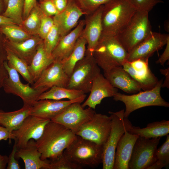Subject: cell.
<instances>
[{"label":"cell","mask_w":169,"mask_h":169,"mask_svg":"<svg viewBox=\"0 0 169 169\" xmlns=\"http://www.w3.org/2000/svg\"><path fill=\"white\" fill-rule=\"evenodd\" d=\"M76 136L63 125L50 120L46 125L41 137L36 141L41 154V159L50 161L56 159L63 153Z\"/></svg>","instance_id":"6da1fadb"},{"label":"cell","mask_w":169,"mask_h":169,"mask_svg":"<svg viewBox=\"0 0 169 169\" xmlns=\"http://www.w3.org/2000/svg\"><path fill=\"white\" fill-rule=\"evenodd\" d=\"M136 10L127 0H110L102 5V35L116 36L129 23Z\"/></svg>","instance_id":"7a4b0ae2"},{"label":"cell","mask_w":169,"mask_h":169,"mask_svg":"<svg viewBox=\"0 0 169 169\" xmlns=\"http://www.w3.org/2000/svg\"><path fill=\"white\" fill-rule=\"evenodd\" d=\"M93 54L97 65L105 73L122 66L127 61L128 53L116 36L101 35Z\"/></svg>","instance_id":"3957f363"},{"label":"cell","mask_w":169,"mask_h":169,"mask_svg":"<svg viewBox=\"0 0 169 169\" xmlns=\"http://www.w3.org/2000/svg\"><path fill=\"white\" fill-rule=\"evenodd\" d=\"M103 146L76 136L64 151L66 157L81 166L95 167L102 163Z\"/></svg>","instance_id":"277c9868"},{"label":"cell","mask_w":169,"mask_h":169,"mask_svg":"<svg viewBox=\"0 0 169 169\" xmlns=\"http://www.w3.org/2000/svg\"><path fill=\"white\" fill-rule=\"evenodd\" d=\"M162 83L161 79L153 89L141 91L132 95H126L118 92L113 96V99L124 104L125 109L124 115L126 118L132 112L141 108L151 106L168 107L169 103L162 97L160 94Z\"/></svg>","instance_id":"5b68a950"},{"label":"cell","mask_w":169,"mask_h":169,"mask_svg":"<svg viewBox=\"0 0 169 169\" xmlns=\"http://www.w3.org/2000/svg\"><path fill=\"white\" fill-rule=\"evenodd\" d=\"M149 13L136 11L128 25L116 36L128 53L152 31Z\"/></svg>","instance_id":"8992f818"},{"label":"cell","mask_w":169,"mask_h":169,"mask_svg":"<svg viewBox=\"0 0 169 169\" xmlns=\"http://www.w3.org/2000/svg\"><path fill=\"white\" fill-rule=\"evenodd\" d=\"M124 109L116 112L109 111L111 119L110 135L103 146V169H113L116 147L120 138L133 126L128 118L124 117Z\"/></svg>","instance_id":"52a82bcc"},{"label":"cell","mask_w":169,"mask_h":169,"mask_svg":"<svg viewBox=\"0 0 169 169\" xmlns=\"http://www.w3.org/2000/svg\"><path fill=\"white\" fill-rule=\"evenodd\" d=\"M93 54L86 50L84 56L75 65L66 88L90 92L95 74L98 68Z\"/></svg>","instance_id":"ba28073f"},{"label":"cell","mask_w":169,"mask_h":169,"mask_svg":"<svg viewBox=\"0 0 169 169\" xmlns=\"http://www.w3.org/2000/svg\"><path fill=\"white\" fill-rule=\"evenodd\" d=\"M4 64L8 77L5 80L3 88L6 93L20 97L23 100L24 105L32 106L38 100V97L42 93L49 89L44 87L35 89L30 87L29 84L23 83L18 73L8 66L7 61H5Z\"/></svg>","instance_id":"9c48e42d"},{"label":"cell","mask_w":169,"mask_h":169,"mask_svg":"<svg viewBox=\"0 0 169 169\" xmlns=\"http://www.w3.org/2000/svg\"><path fill=\"white\" fill-rule=\"evenodd\" d=\"M160 139V137L146 139L139 136L133 147L129 169H147L155 163Z\"/></svg>","instance_id":"30bf717a"},{"label":"cell","mask_w":169,"mask_h":169,"mask_svg":"<svg viewBox=\"0 0 169 169\" xmlns=\"http://www.w3.org/2000/svg\"><path fill=\"white\" fill-rule=\"evenodd\" d=\"M111 125L110 116L95 113L92 118L84 124L75 134L103 146L110 135Z\"/></svg>","instance_id":"8fae6325"},{"label":"cell","mask_w":169,"mask_h":169,"mask_svg":"<svg viewBox=\"0 0 169 169\" xmlns=\"http://www.w3.org/2000/svg\"><path fill=\"white\" fill-rule=\"evenodd\" d=\"M80 103L71 104L51 120L63 125L75 134L85 123L90 120L96 113L89 107L84 109Z\"/></svg>","instance_id":"7c38bea8"},{"label":"cell","mask_w":169,"mask_h":169,"mask_svg":"<svg viewBox=\"0 0 169 169\" xmlns=\"http://www.w3.org/2000/svg\"><path fill=\"white\" fill-rule=\"evenodd\" d=\"M50 120L29 115L20 127L12 133L17 149L24 147L31 139L35 141L42 135L46 124Z\"/></svg>","instance_id":"4fadbf2b"},{"label":"cell","mask_w":169,"mask_h":169,"mask_svg":"<svg viewBox=\"0 0 169 169\" xmlns=\"http://www.w3.org/2000/svg\"><path fill=\"white\" fill-rule=\"evenodd\" d=\"M122 67L144 90H151L159 80L152 72L148 65V59H138L125 61Z\"/></svg>","instance_id":"5bb4252c"},{"label":"cell","mask_w":169,"mask_h":169,"mask_svg":"<svg viewBox=\"0 0 169 169\" xmlns=\"http://www.w3.org/2000/svg\"><path fill=\"white\" fill-rule=\"evenodd\" d=\"M169 39L168 34L151 31L148 36L128 53L127 61L138 59H149L156 52L166 45Z\"/></svg>","instance_id":"9a60e30c"},{"label":"cell","mask_w":169,"mask_h":169,"mask_svg":"<svg viewBox=\"0 0 169 169\" xmlns=\"http://www.w3.org/2000/svg\"><path fill=\"white\" fill-rule=\"evenodd\" d=\"M86 96V95L85 94L72 100H39L35 101L31 106L29 115L51 120L71 104L83 102Z\"/></svg>","instance_id":"2e32d148"},{"label":"cell","mask_w":169,"mask_h":169,"mask_svg":"<svg viewBox=\"0 0 169 169\" xmlns=\"http://www.w3.org/2000/svg\"><path fill=\"white\" fill-rule=\"evenodd\" d=\"M118 91L100 72L99 67L94 76L90 94L87 100L81 105L93 109L100 104L102 100L106 97H113Z\"/></svg>","instance_id":"e0dca14e"},{"label":"cell","mask_w":169,"mask_h":169,"mask_svg":"<svg viewBox=\"0 0 169 169\" xmlns=\"http://www.w3.org/2000/svg\"><path fill=\"white\" fill-rule=\"evenodd\" d=\"M69 76L64 71L61 62L54 60L42 72L32 85L35 89L54 86L66 87Z\"/></svg>","instance_id":"ac0fdd59"},{"label":"cell","mask_w":169,"mask_h":169,"mask_svg":"<svg viewBox=\"0 0 169 169\" xmlns=\"http://www.w3.org/2000/svg\"><path fill=\"white\" fill-rule=\"evenodd\" d=\"M84 15L75 0H69L66 8L53 16L54 24L61 37L70 32L78 25L80 18Z\"/></svg>","instance_id":"d6986e66"},{"label":"cell","mask_w":169,"mask_h":169,"mask_svg":"<svg viewBox=\"0 0 169 169\" xmlns=\"http://www.w3.org/2000/svg\"><path fill=\"white\" fill-rule=\"evenodd\" d=\"M102 5L93 12L85 15V25L81 34L86 41V50L92 53L102 33L101 16Z\"/></svg>","instance_id":"ffe728a7"},{"label":"cell","mask_w":169,"mask_h":169,"mask_svg":"<svg viewBox=\"0 0 169 169\" xmlns=\"http://www.w3.org/2000/svg\"><path fill=\"white\" fill-rule=\"evenodd\" d=\"M84 25V19L81 20L74 28L61 37L51 54L54 60L62 62L69 56L81 35Z\"/></svg>","instance_id":"44dd1931"},{"label":"cell","mask_w":169,"mask_h":169,"mask_svg":"<svg viewBox=\"0 0 169 169\" xmlns=\"http://www.w3.org/2000/svg\"><path fill=\"white\" fill-rule=\"evenodd\" d=\"M139 136L128 131L123 135L116 147L113 169H129L133 147Z\"/></svg>","instance_id":"7402d4cb"},{"label":"cell","mask_w":169,"mask_h":169,"mask_svg":"<svg viewBox=\"0 0 169 169\" xmlns=\"http://www.w3.org/2000/svg\"><path fill=\"white\" fill-rule=\"evenodd\" d=\"M104 76L114 87L128 94H135L141 91L139 85L122 66L114 68L104 73Z\"/></svg>","instance_id":"603a6c76"},{"label":"cell","mask_w":169,"mask_h":169,"mask_svg":"<svg viewBox=\"0 0 169 169\" xmlns=\"http://www.w3.org/2000/svg\"><path fill=\"white\" fill-rule=\"evenodd\" d=\"M41 156L36 141L31 139L24 147L17 149L15 157L23 160L25 169H49V162L47 160H42Z\"/></svg>","instance_id":"cb8c5ba5"},{"label":"cell","mask_w":169,"mask_h":169,"mask_svg":"<svg viewBox=\"0 0 169 169\" xmlns=\"http://www.w3.org/2000/svg\"><path fill=\"white\" fill-rule=\"evenodd\" d=\"M43 40L37 35L32 36L19 42L9 41L4 45L6 49L10 51L28 65L30 64L38 46Z\"/></svg>","instance_id":"d4e9b609"},{"label":"cell","mask_w":169,"mask_h":169,"mask_svg":"<svg viewBox=\"0 0 169 169\" xmlns=\"http://www.w3.org/2000/svg\"><path fill=\"white\" fill-rule=\"evenodd\" d=\"M128 132L146 139L161 137L169 133V121L162 120L149 123L142 128L132 126Z\"/></svg>","instance_id":"484cf974"},{"label":"cell","mask_w":169,"mask_h":169,"mask_svg":"<svg viewBox=\"0 0 169 169\" xmlns=\"http://www.w3.org/2000/svg\"><path fill=\"white\" fill-rule=\"evenodd\" d=\"M31 106L23 105L20 109L9 112L0 109V125L6 128L11 132L18 129L29 115Z\"/></svg>","instance_id":"4316f807"},{"label":"cell","mask_w":169,"mask_h":169,"mask_svg":"<svg viewBox=\"0 0 169 169\" xmlns=\"http://www.w3.org/2000/svg\"><path fill=\"white\" fill-rule=\"evenodd\" d=\"M54 61L52 55L48 54L44 47L43 40L38 46L28 69L34 82L43 71Z\"/></svg>","instance_id":"83f0119b"},{"label":"cell","mask_w":169,"mask_h":169,"mask_svg":"<svg viewBox=\"0 0 169 169\" xmlns=\"http://www.w3.org/2000/svg\"><path fill=\"white\" fill-rule=\"evenodd\" d=\"M85 94L84 92L81 90L54 86L42 93L38 97V100L43 99L61 100L64 99L72 100Z\"/></svg>","instance_id":"f1b7e54d"},{"label":"cell","mask_w":169,"mask_h":169,"mask_svg":"<svg viewBox=\"0 0 169 169\" xmlns=\"http://www.w3.org/2000/svg\"><path fill=\"white\" fill-rule=\"evenodd\" d=\"M86 44V39L81 34L70 55L61 62L64 71L69 77L76 64L84 56Z\"/></svg>","instance_id":"f546056e"},{"label":"cell","mask_w":169,"mask_h":169,"mask_svg":"<svg viewBox=\"0 0 169 169\" xmlns=\"http://www.w3.org/2000/svg\"><path fill=\"white\" fill-rule=\"evenodd\" d=\"M44 15L38 4L37 3L19 26L30 35H37L41 19Z\"/></svg>","instance_id":"4dcf8cb0"},{"label":"cell","mask_w":169,"mask_h":169,"mask_svg":"<svg viewBox=\"0 0 169 169\" xmlns=\"http://www.w3.org/2000/svg\"><path fill=\"white\" fill-rule=\"evenodd\" d=\"M5 49L8 66L19 73L28 84L33 85L34 82L29 72L28 65L10 51Z\"/></svg>","instance_id":"1f68e13d"},{"label":"cell","mask_w":169,"mask_h":169,"mask_svg":"<svg viewBox=\"0 0 169 169\" xmlns=\"http://www.w3.org/2000/svg\"><path fill=\"white\" fill-rule=\"evenodd\" d=\"M24 0H8L3 16L12 19L20 26L23 20V13Z\"/></svg>","instance_id":"d6a6232c"},{"label":"cell","mask_w":169,"mask_h":169,"mask_svg":"<svg viewBox=\"0 0 169 169\" xmlns=\"http://www.w3.org/2000/svg\"><path fill=\"white\" fill-rule=\"evenodd\" d=\"M0 30L8 37L9 41L12 42L22 41L32 36L20 26L16 24L0 26Z\"/></svg>","instance_id":"836d02e7"},{"label":"cell","mask_w":169,"mask_h":169,"mask_svg":"<svg viewBox=\"0 0 169 169\" xmlns=\"http://www.w3.org/2000/svg\"><path fill=\"white\" fill-rule=\"evenodd\" d=\"M156 161L147 169H161L169 164V135H166L165 141L156 152Z\"/></svg>","instance_id":"e575fe53"},{"label":"cell","mask_w":169,"mask_h":169,"mask_svg":"<svg viewBox=\"0 0 169 169\" xmlns=\"http://www.w3.org/2000/svg\"><path fill=\"white\" fill-rule=\"evenodd\" d=\"M61 37L57 27L54 24L51 30L43 39L44 48L49 55L58 44Z\"/></svg>","instance_id":"d590c367"},{"label":"cell","mask_w":169,"mask_h":169,"mask_svg":"<svg viewBox=\"0 0 169 169\" xmlns=\"http://www.w3.org/2000/svg\"><path fill=\"white\" fill-rule=\"evenodd\" d=\"M82 167L69 161L64 153L56 159L49 161V169H80Z\"/></svg>","instance_id":"8d00e7d4"},{"label":"cell","mask_w":169,"mask_h":169,"mask_svg":"<svg viewBox=\"0 0 169 169\" xmlns=\"http://www.w3.org/2000/svg\"><path fill=\"white\" fill-rule=\"evenodd\" d=\"M84 15L91 13L110 0H75Z\"/></svg>","instance_id":"74e56055"},{"label":"cell","mask_w":169,"mask_h":169,"mask_svg":"<svg viewBox=\"0 0 169 169\" xmlns=\"http://www.w3.org/2000/svg\"><path fill=\"white\" fill-rule=\"evenodd\" d=\"M137 11L149 13L157 4L163 3L162 0H127Z\"/></svg>","instance_id":"f35d334b"},{"label":"cell","mask_w":169,"mask_h":169,"mask_svg":"<svg viewBox=\"0 0 169 169\" xmlns=\"http://www.w3.org/2000/svg\"><path fill=\"white\" fill-rule=\"evenodd\" d=\"M54 25V22L53 17L44 15L41 21L38 35L44 39Z\"/></svg>","instance_id":"ab89813d"},{"label":"cell","mask_w":169,"mask_h":169,"mask_svg":"<svg viewBox=\"0 0 169 169\" xmlns=\"http://www.w3.org/2000/svg\"><path fill=\"white\" fill-rule=\"evenodd\" d=\"M7 61V52L5 46H0V89L3 88L5 80L8 77V72L4 64Z\"/></svg>","instance_id":"60d3db41"},{"label":"cell","mask_w":169,"mask_h":169,"mask_svg":"<svg viewBox=\"0 0 169 169\" xmlns=\"http://www.w3.org/2000/svg\"><path fill=\"white\" fill-rule=\"evenodd\" d=\"M39 7L44 15L53 17L59 13L52 0L40 1Z\"/></svg>","instance_id":"b9f144b4"},{"label":"cell","mask_w":169,"mask_h":169,"mask_svg":"<svg viewBox=\"0 0 169 169\" xmlns=\"http://www.w3.org/2000/svg\"><path fill=\"white\" fill-rule=\"evenodd\" d=\"M17 150L14 145L12 152L8 157L7 169H20L21 168L18 162L15 157V155Z\"/></svg>","instance_id":"7bdbcfd3"},{"label":"cell","mask_w":169,"mask_h":169,"mask_svg":"<svg viewBox=\"0 0 169 169\" xmlns=\"http://www.w3.org/2000/svg\"><path fill=\"white\" fill-rule=\"evenodd\" d=\"M37 3V0H24L23 13V20L28 16L31 11Z\"/></svg>","instance_id":"ee69618b"},{"label":"cell","mask_w":169,"mask_h":169,"mask_svg":"<svg viewBox=\"0 0 169 169\" xmlns=\"http://www.w3.org/2000/svg\"><path fill=\"white\" fill-rule=\"evenodd\" d=\"M166 45V47L163 52L159 59L156 61L157 64H160L162 65L169 59V39L167 40Z\"/></svg>","instance_id":"f6af8a7d"},{"label":"cell","mask_w":169,"mask_h":169,"mask_svg":"<svg viewBox=\"0 0 169 169\" xmlns=\"http://www.w3.org/2000/svg\"><path fill=\"white\" fill-rule=\"evenodd\" d=\"M14 137L12 132H10L6 128L0 125V141L2 140H7L8 139L11 141L13 139Z\"/></svg>","instance_id":"bcb514c9"},{"label":"cell","mask_w":169,"mask_h":169,"mask_svg":"<svg viewBox=\"0 0 169 169\" xmlns=\"http://www.w3.org/2000/svg\"><path fill=\"white\" fill-rule=\"evenodd\" d=\"M69 0H52L59 13L63 11L66 7Z\"/></svg>","instance_id":"7dc6e473"},{"label":"cell","mask_w":169,"mask_h":169,"mask_svg":"<svg viewBox=\"0 0 169 169\" xmlns=\"http://www.w3.org/2000/svg\"><path fill=\"white\" fill-rule=\"evenodd\" d=\"M160 72L161 74L165 76V79L163 83H162L161 87H167L169 88V68L165 69H160Z\"/></svg>","instance_id":"c3c4849f"},{"label":"cell","mask_w":169,"mask_h":169,"mask_svg":"<svg viewBox=\"0 0 169 169\" xmlns=\"http://www.w3.org/2000/svg\"><path fill=\"white\" fill-rule=\"evenodd\" d=\"M12 24H16L12 19L3 15H0V26Z\"/></svg>","instance_id":"681fc988"},{"label":"cell","mask_w":169,"mask_h":169,"mask_svg":"<svg viewBox=\"0 0 169 169\" xmlns=\"http://www.w3.org/2000/svg\"><path fill=\"white\" fill-rule=\"evenodd\" d=\"M8 160V157L6 155L0 157V169H4L6 168Z\"/></svg>","instance_id":"f907efd6"},{"label":"cell","mask_w":169,"mask_h":169,"mask_svg":"<svg viewBox=\"0 0 169 169\" xmlns=\"http://www.w3.org/2000/svg\"><path fill=\"white\" fill-rule=\"evenodd\" d=\"M2 3L1 0H0V12H1V9H2Z\"/></svg>","instance_id":"816d5d0a"},{"label":"cell","mask_w":169,"mask_h":169,"mask_svg":"<svg viewBox=\"0 0 169 169\" xmlns=\"http://www.w3.org/2000/svg\"><path fill=\"white\" fill-rule=\"evenodd\" d=\"M5 4L7 5L8 0H4Z\"/></svg>","instance_id":"f5cc1de1"},{"label":"cell","mask_w":169,"mask_h":169,"mask_svg":"<svg viewBox=\"0 0 169 169\" xmlns=\"http://www.w3.org/2000/svg\"><path fill=\"white\" fill-rule=\"evenodd\" d=\"M3 156H2L0 154V157H1Z\"/></svg>","instance_id":"db71d44e"},{"label":"cell","mask_w":169,"mask_h":169,"mask_svg":"<svg viewBox=\"0 0 169 169\" xmlns=\"http://www.w3.org/2000/svg\"><path fill=\"white\" fill-rule=\"evenodd\" d=\"M40 0V1H41V0Z\"/></svg>","instance_id":"11a10c76"}]
</instances>
